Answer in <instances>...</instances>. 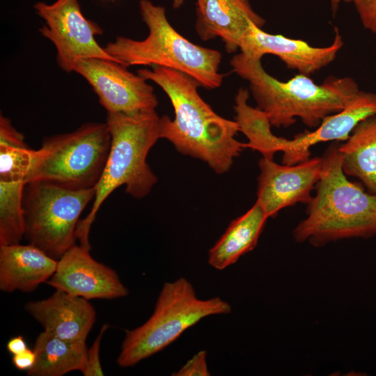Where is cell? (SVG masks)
<instances>
[{"label":"cell","instance_id":"484cf974","mask_svg":"<svg viewBox=\"0 0 376 376\" xmlns=\"http://www.w3.org/2000/svg\"><path fill=\"white\" fill-rule=\"evenodd\" d=\"M36 355L33 350L27 349L22 353L13 355L12 362L14 366L20 370L28 371L34 366Z\"/></svg>","mask_w":376,"mask_h":376},{"label":"cell","instance_id":"cb8c5ba5","mask_svg":"<svg viewBox=\"0 0 376 376\" xmlns=\"http://www.w3.org/2000/svg\"><path fill=\"white\" fill-rule=\"evenodd\" d=\"M207 352L201 350L189 359L177 372L172 374L174 376H209L210 373L207 365Z\"/></svg>","mask_w":376,"mask_h":376},{"label":"cell","instance_id":"44dd1931","mask_svg":"<svg viewBox=\"0 0 376 376\" xmlns=\"http://www.w3.org/2000/svg\"><path fill=\"white\" fill-rule=\"evenodd\" d=\"M249 91L240 88L235 97V121L240 132L248 139L245 148L259 152L263 157L274 159L276 152H281L285 138L277 136L271 130L268 116L258 107L248 104Z\"/></svg>","mask_w":376,"mask_h":376},{"label":"cell","instance_id":"ac0fdd59","mask_svg":"<svg viewBox=\"0 0 376 376\" xmlns=\"http://www.w3.org/2000/svg\"><path fill=\"white\" fill-rule=\"evenodd\" d=\"M268 217L258 203L233 220L224 233L209 250V265L223 270L256 246Z\"/></svg>","mask_w":376,"mask_h":376},{"label":"cell","instance_id":"ffe728a7","mask_svg":"<svg viewBox=\"0 0 376 376\" xmlns=\"http://www.w3.org/2000/svg\"><path fill=\"white\" fill-rule=\"evenodd\" d=\"M338 150L345 175L359 179L376 196V116L361 122Z\"/></svg>","mask_w":376,"mask_h":376},{"label":"cell","instance_id":"7a4b0ae2","mask_svg":"<svg viewBox=\"0 0 376 376\" xmlns=\"http://www.w3.org/2000/svg\"><path fill=\"white\" fill-rule=\"evenodd\" d=\"M230 65L249 83L257 107L276 127H290L300 118L306 126L316 128L324 118L345 108L359 91L357 82L347 77H329L318 84L299 73L282 81L265 71L261 60L242 52L232 58Z\"/></svg>","mask_w":376,"mask_h":376},{"label":"cell","instance_id":"7c38bea8","mask_svg":"<svg viewBox=\"0 0 376 376\" xmlns=\"http://www.w3.org/2000/svg\"><path fill=\"white\" fill-rule=\"evenodd\" d=\"M91 248L74 244L58 260L55 272L46 282L56 290L86 299L125 297L128 289L111 267L95 260Z\"/></svg>","mask_w":376,"mask_h":376},{"label":"cell","instance_id":"8992f818","mask_svg":"<svg viewBox=\"0 0 376 376\" xmlns=\"http://www.w3.org/2000/svg\"><path fill=\"white\" fill-rule=\"evenodd\" d=\"M230 311L231 306L219 297L199 299L185 278L166 282L148 320L125 331L116 363L122 368L134 366L166 348L201 320Z\"/></svg>","mask_w":376,"mask_h":376},{"label":"cell","instance_id":"52a82bcc","mask_svg":"<svg viewBox=\"0 0 376 376\" xmlns=\"http://www.w3.org/2000/svg\"><path fill=\"white\" fill-rule=\"evenodd\" d=\"M111 146L105 123L89 122L75 130L45 139L36 150L26 184L34 180L69 188H94L104 171Z\"/></svg>","mask_w":376,"mask_h":376},{"label":"cell","instance_id":"5bb4252c","mask_svg":"<svg viewBox=\"0 0 376 376\" xmlns=\"http://www.w3.org/2000/svg\"><path fill=\"white\" fill-rule=\"evenodd\" d=\"M376 116V93L359 91L340 111L324 118L315 130L288 139L282 163L294 165L310 158V148L321 142L346 141L363 120Z\"/></svg>","mask_w":376,"mask_h":376},{"label":"cell","instance_id":"9c48e42d","mask_svg":"<svg viewBox=\"0 0 376 376\" xmlns=\"http://www.w3.org/2000/svg\"><path fill=\"white\" fill-rule=\"evenodd\" d=\"M33 8L45 21L39 32L54 45L56 61L62 70L74 72L81 59L116 61L97 43L95 36L102 35L103 30L84 15L78 0H56L50 4L40 1Z\"/></svg>","mask_w":376,"mask_h":376},{"label":"cell","instance_id":"4316f807","mask_svg":"<svg viewBox=\"0 0 376 376\" xmlns=\"http://www.w3.org/2000/svg\"><path fill=\"white\" fill-rule=\"evenodd\" d=\"M8 351L13 355L18 354L28 349L26 343L22 336L9 340L6 345Z\"/></svg>","mask_w":376,"mask_h":376},{"label":"cell","instance_id":"ba28073f","mask_svg":"<svg viewBox=\"0 0 376 376\" xmlns=\"http://www.w3.org/2000/svg\"><path fill=\"white\" fill-rule=\"evenodd\" d=\"M95 195V187L76 189L45 180L28 182L23 202L24 238L58 260L76 244L79 218Z\"/></svg>","mask_w":376,"mask_h":376},{"label":"cell","instance_id":"f1b7e54d","mask_svg":"<svg viewBox=\"0 0 376 376\" xmlns=\"http://www.w3.org/2000/svg\"><path fill=\"white\" fill-rule=\"evenodd\" d=\"M185 0H172V5L173 8L178 9L182 6Z\"/></svg>","mask_w":376,"mask_h":376},{"label":"cell","instance_id":"603a6c76","mask_svg":"<svg viewBox=\"0 0 376 376\" xmlns=\"http://www.w3.org/2000/svg\"><path fill=\"white\" fill-rule=\"evenodd\" d=\"M109 325H102L99 335L95 338L93 345L87 350L86 360L84 368L81 371L84 376H102L104 375L100 360V348L102 337Z\"/></svg>","mask_w":376,"mask_h":376},{"label":"cell","instance_id":"4fadbf2b","mask_svg":"<svg viewBox=\"0 0 376 376\" xmlns=\"http://www.w3.org/2000/svg\"><path fill=\"white\" fill-rule=\"evenodd\" d=\"M343 44L336 27L332 43L318 47L302 40L267 33L251 22L240 41L239 49L242 54L256 60H261L266 54L276 56L288 68L309 75L334 61Z\"/></svg>","mask_w":376,"mask_h":376},{"label":"cell","instance_id":"e0dca14e","mask_svg":"<svg viewBox=\"0 0 376 376\" xmlns=\"http://www.w3.org/2000/svg\"><path fill=\"white\" fill-rule=\"evenodd\" d=\"M57 263L31 244L0 246V290L33 291L52 276Z\"/></svg>","mask_w":376,"mask_h":376},{"label":"cell","instance_id":"7402d4cb","mask_svg":"<svg viewBox=\"0 0 376 376\" xmlns=\"http://www.w3.org/2000/svg\"><path fill=\"white\" fill-rule=\"evenodd\" d=\"M36 150L30 148L24 135L10 120L0 116V182H24L33 165Z\"/></svg>","mask_w":376,"mask_h":376},{"label":"cell","instance_id":"83f0119b","mask_svg":"<svg viewBox=\"0 0 376 376\" xmlns=\"http://www.w3.org/2000/svg\"><path fill=\"white\" fill-rule=\"evenodd\" d=\"M331 3L333 12H335L341 2H352L353 0H329Z\"/></svg>","mask_w":376,"mask_h":376},{"label":"cell","instance_id":"277c9868","mask_svg":"<svg viewBox=\"0 0 376 376\" xmlns=\"http://www.w3.org/2000/svg\"><path fill=\"white\" fill-rule=\"evenodd\" d=\"M111 134L107 160L95 186V195L87 216L79 221L76 235L79 244L91 247L88 235L96 214L106 198L117 188L136 198L149 194L157 181L147 163L150 148L160 139V117L155 110L137 113H107Z\"/></svg>","mask_w":376,"mask_h":376},{"label":"cell","instance_id":"d6986e66","mask_svg":"<svg viewBox=\"0 0 376 376\" xmlns=\"http://www.w3.org/2000/svg\"><path fill=\"white\" fill-rule=\"evenodd\" d=\"M34 366L26 371L29 376H61L84 368L87 346L86 341L69 340L45 331L37 336L33 349Z\"/></svg>","mask_w":376,"mask_h":376},{"label":"cell","instance_id":"d4e9b609","mask_svg":"<svg viewBox=\"0 0 376 376\" xmlns=\"http://www.w3.org/2000/svg\"><path fill=\"white\" fill-rule=\"evenodd\" d=\"M363 26L376 33V0H353Z\"/></svg>","mask_w":376,"mask_h":376},{"label":"cell","instance_id":"3957f363","mask_svg":"<svg viewBox=\"0 0 376 376\" xmlns=\"http://www.w3.org/2000/svg\"><path fill=\"white\" fill-rule=\"evenodd\" d=\"M322 176L308 204L307 216L295 227L296 242L315 246L376 235V196L350 182L343 171L338 146L324 153Z\"/></svg>","mask_w":376,"mask_h":376},{"label":"cell","instance_id":"5b68a950","mask_svg":"<svg viewBox=\"0 0 376 376\" xmlns=\"http://www.w3.org/2000/svg\"><path fill=\"white\" fill-rule=\"evenodd\" d=\"M139 9L148 29L147 37L136 40L118 36L104 47L108 54L127 68L161 66L184 72L209 89L221 85L219 51L194 44L180 34L169 23L164 7L140 0Z\"/></svg>","mask_w":376,"mask_h":376},{"label":"cell","instance_id":"6da1fadb","mask_svg":"<svg viewBox=\"0 0 376 376\" xmlns=\"http://www.w3.org/2000/svg\"><path fill=\"white\" fill-rule=\"evenodd\" d=\"M137 73L157 84L169 97L175 117H160V139L170 141L182 155L205 162L215 173H224L244 149L236 139L235 120L218 115L198 93L201 84L180 71L152 66Z\"/></svg>","mask_w":376,"mask_h":376},{"label":"cell","instance_id":"8fae6325","mask_svg":"<svg viewBox=\"0 0 376 376\" xmlns=\"http://www.w3.org/2000/svg\"><path fill=\"white\" fill-rule=\"evenodd\" d=\"M322 166V157H319L294 165H281L274 159L262 157L258 162L256 202L268 218L298 203L308 205L313 198L311 192L321 178Z\"/></svg>","mask_w":376,"mask_h":376},{"label":"cell","instance_id":"9a60e30c","mask_svg":"<svg viewBox=\"0 0 376 376\" xmlns=\"http://www.w3.org/2000/svg\"><path fill=\"white\" fill-rule=\"evenodd\" d=\"M25 310L56 337L86 341L95 321V311L83 297L56 290L47 299L28 302Z\"/></svg>","mask_w":376,"mask_h":376},{"label":"cell","instance_id":"2e32d148","mask_svg":"<svg viewBox=\"0 0 376 376\" xmlns=\"http://www.w3.org/2000/svg\"><path fill=\"white\" fill-rule=\"evenodd\" d=\"M196 15L200 38L203 40L220 38L228 53L239 49L251 22L260 28L265 22L249 0H196Z\"/></svg>","mask_w":376,"mask_h":376},{"label":"cell","instance_id":"30bf717a","mask_svg":"<svg viewBox=\"0 0 376 376\" xmlns=\"http://www.w3.org/2000/svg\"><path fill=\"white\" fill-rule=\"evenodd\" d=\"M74 72L84 77L107 113H132L155 110L158 104L153 87L138 73L112 60H79Z\"/></svg>","mask_w":376,"mask_h":376}]
</instances>
